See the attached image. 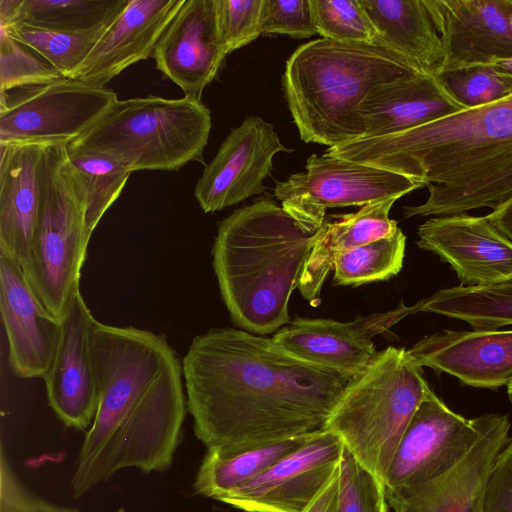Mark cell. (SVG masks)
Wrapping results in <instances>:
<instances>
[{"label": "cell", "instance_id": "28", "mask_svg": "<svg viewBox=\"0 0 512 512\" xmlns=\"http://www.w3.org/2000/svg\"><path fill=\"white\" fill-rule=\"evenodd\" d=\"M129 0H0V24L85 33L107 28Z\"/></svg>", "mask_w": 512, "mask_h": 512}, {"label": "cell", "instance_id": "19", "mask_svg": "<svg viewBox=\"0 0 512 512\" xmlns=\"http://www.w3.org/2000/svg\"><path fill=\"white\" fill-rule=\"evenodd\" d=\"M0 310L14 375L44 379L56 354L61 321L41 304L21 266L2 252Z\"/></svg>", "mask_w": 512, "mask_h": 512}, {"label": "cell", "instance_id": "14", "mask_svg": "<svg viewBox=\"0 0 512 512\" xmlns=\"http://www.w3.org/2000/svg\"><path fill=\"white\" fill-rule=\"evenodd\" d=\"M420 311L400 303L395 309L359 317L351 322L331 319L295 318L271 338L283 349L306 362L353 378L374 359L373 338L405 316Z\"/></svg>", "mask_w": 512, "mask_h": 512}, {"label": "cell", "instance_id": "27", "mask_svg": "<svg viewBox=\"0 0 512 512\" xmlns=\"http://www.w3.org/2000/svg\"><path fill=\"white\" fill-rule=\"evenodd\" d=\"M308 434L252 448H207L196 474L194 489L204 497L221 501L297 449Z\"/></svg>", "mask_w": 512, "mask_h": 512}, {"label": "cell", "instance_id": "9", "mask_svg": "<svg viewBox=\"0 0 512 512\" xmlns=\"http://www.w3.org/2000/svg\"><path fill=\"white\" fill-rule=\"evenodd\" d=\"M419 188V183L382 168L313 154L304 172L276 182L274 196L301 225L317 231L330 208L398 200Z\"/></svg>", "mask_w": 512, "mask_h": 512}, {"label": "cell", "instance_id": "32", "mask_svg": "<svg viewBox=\"0 0 512 512\" xmlns=\"http://www.w3.org/2000/svg\"><path fill=\"white\" fill-rule=\"evenodd\" d=\"M0 28L30 46L51 63L64 78L69 79H73L106 30L105 28L92 32L72 33L20 23L0 24Z\"/></svg>", "mask_w": 512, "mask_h": 512}, {"label": "cell", "instance_id": "1", "mask_svg": "<svg viewBox=\"0 0 512 512\" xmlns=\"http://www.w3.org/2000/svg\"><path fill=\"white\" fill-rule=\"evenodd\" d=\"M194 434L236 450L322 429L351 378L234 328L196 336L182 361Z\"/></svg>", "mask_w": 512, "mask_h": 512}, {"label": "cell", "instance_id": "26", "mask_svg": "<svg viewBox=\"0 0 512 512\" xmlns=\"http://www.w3.org/2000/svg\"><path fill=\"white\" fill-rule=\"evenodd\" d=\"M376 32L375 45L412 66L418 73L440 76L441 39L423 0H359Z\"/></svg>", "mask_w": 512, "mask_h": 512}, {"label": "cell", "instance_id": "7", "mask_svg": "<svg viewBox=\"0 0 512 512\" xmlns=\"http://www.w3.org/2000/svg\"><path fill=\"white\" fill-rule=\"evenodd\" d=\"M211 126L210 110L193 96L117 100L67 149L106 156L129 172L173 171L203 162Z\"/></svg>", "mask_w": 512, "mask_h": 512}, {"label": "cell", "instance_id": "44", "mask_svg": "<svg viewBox=\"0 0 512 512\" xmlns=\"http://www.w3.org/2000/svg\"><path fill=\"white\" fill-rule=\"evenodd\" d=\"M506 4H507L508 22H509L510 28L512 30V0H506Z\"/></svg>", "mask_w": 512, "mask_h": 512}, {"label": "cell", "instance_id": "29", "mask_svg": "<svg viewBox=\"0 0 512 512\" xmlns=\"http://www.w3.org/2000/svg\"><path fill=\"white\" fill-rule=\"evenodd\" d=\"M420 311L465 321L477 330L512 325V282L441 289L420 301Z\"/></svg>", "mask_w": 512, "mask_h": 512}, {"label": "cell", "instance_id": "34", "mask_svg": "<svg viewBox=\"0 0 512 512\" xmlns=\"http://www.w3.org/2000/svg\"><path fill=\"white\" fill-rule=\"evenodd\" d=\"M64 78L30 46L0 28V92L51 83Z\"/></svg>", "mask_w": 512, "mask_h": 512}, {"label": "cell", "instance_id": "12", "mask_svg": "<svg viewBox=\"0 0 512 512\" xmlns=\"http://www.w3.org/2000/svg\"><path fill=\"white\" fill-rule=\"evenodd\" d=\"M342 450L332 432L309 433L297 449L221 502L246 512H304L338 472Z\"/></svg>", "mask_w": 512, "mask_h": 512}, {"label": "cell", "instance_id": "8", "mask_svg": "<svg viewBox=\"0 0 512 512\" xmlns=\"http://www.w3.org/2000/svg\"><path fill=\"white\" fill-rule=\"evenodd\" d=\"M66 143L48 145L42 206L38 225L21 265L29 286L61 321L80 287L81 268L90 237L84 209L65 168Z\"/></svg>", "mask_w": 512, "mask_h": 512}, {"label": "cell", "instance_id": "30", "mask_svg": "<svg viewBox=\"0 0 512 512\" xmlns=\"http://www.w3.org/2000/svg\"><path fill=\"white\" fill-rule=\"evenodd\" d=\"M65 168L83 206L86 231L91 236L120 196L131 172L106 156L68 149Z\"/></svg>", "mask_w": 512, "mask_h": 512}, {"label": "cell", "instance_id": "22", "mask_svg": "<svg viewBox=\"0 0 512 512\" xmlns=\"http://www.w3.org/2000/svg\"><path fill=\"white\" fill-rule=\"evenodd\" d=\"M409 352L421 367L468 386L497 389L512 383V330H444L422 338Z\"/></svg>", "mask_w": 512, "mask_h": 512}, {"label": "cell", "instance_id": "43", "mask_svg": "<svg viewBox=\"0 0 512 512\" xmlns=\"http://www.w3.org/2000/svg\"><path fill=\"white\" fill-rule=\"evenodd\" d=\"M494 68L512 74V59L499 60L493 63Z\"/></svg>", "mask_w": 512, "mask_h": 512}, {"label": "cell", "instance_id": "45", "mask_svg": "<svg viewBox=\"0 0 512 512\" xmlns=\"http://www.w3.org/2000/svg\"><path fill=\"white\" fill-rule=\"evenodd\" d=\"M507 393H508L509 399L512 403V383L507 386Z\"/></svg>", "mask_w": 512, "mask_h": 512}, {"label": "cell", "instance_id": "10", "mask_svg": "<svg viewBox=\"0 0 512 512\" xmlns=\"http://www.w3.org/2000/svg\"><path fill=\"white\" fill-rule=\"evenodd\" d=\"M117 100L105 87L69 78L0 92V143L68 144Z\"/></svg>", "mask_w": 512, "mask_h": 512}, {"label": "cell", "instance_id": "15", "mask_svg": "<svg viewBox=\"0 0 512 512\" xmlns=\"http://www.w3.org/2000/svg\"><path fill=\"white\" fill-rule=\"evenodd\" d=\"M506 415L488 414L471 450L450 471L416 485L386 490L392 512H483L495 461L509 441Z\"/></svg>", "mask_w": 512, "mask_h": 512}, {"label": "cell", "instance_id": "37", "mask_svg": "<svg viewBox=\"0 0 512 512\" xmlns=\"http://www.w3.org/2000/svg\"><path fill=\"white\" fill-rule=\"evenodd\" d=\"M263 1L215 0L219 36L227 55L262 34Z\"/></svg>", "mask_w": 512, "mask_h": 512}, {"label": "cell", "instance_id": "25", "mask_svg": "<svg viewBox=\"0 0 512 512\" xmlns=\"http://www.w3.org/2000/svg\"><path fill=\"white\" fill-rule=\"evenodd\" d=\"M396 200L371 203L354 213L326 216L315 233L298 284L303 298L312 306L320 304L322 286L338 255L385 237L398 228L397 221L389 216Z\"/></svg>", "mask_w": 512, "mask_h": 512}, {"label": "cell", "instance_id": "31", "mask_svg": "<svg viewBox=\"0 0 512 512\" xmlns=\"http://www.w3.org/2000/svg\"><path fill=\"white\" fill-rule=\"evenodd\" d=\"M405 247L406 236L398 227L385 237L343 252L334 263V282L359 286L388 280L402 269Z\"/></svg>", "mask_w": 512, "mask_h": 512}, {"label": "cell", "instance_id": "40", "mask_svg": "<svg viewBox=\"0 0 512 512\" xmlns=\"http://www.w3.org/2000/svg\"><path fill=\"white\" fill-rule=\"evenodd\" d=\"M483 512H512V438L499 453L493 466Z\"/></svg>", "mask_w": 512, "mask_h": 512}, {"label": "cell", "instance_id": "41", "mask_svg": "<svg viewBox=\"0 0 512 512\" xmlns=\"http://www.w3.org/2000/svg\"><path fill=\"white\" fill-rule=\"evenodd\" d=\"M338 474L339 470L304 512H336Z\"/></svg>", "mask_w": 512, "mask_h": 512}, {"label": "cell", "instance_id": "39", "mask_svg": "<svg viewBox=\"0 0 512 512\" xmlns=\"http://www.w3.org/2000/svg\"><path fill=\"white\" fill-rule=\"evenodd\" d=\"M0 512H80L73 507L52 504L26 489L1 454Z\"/></svg>", "mask_w": 512, "mask_h": 512}, {"label": "cell", "instance_id": "20", "mask_svg": "<svg viewBox=\"0 0 512 512\" xmlns=\"http://www.w3.org/2000/svg\"><path fill=\"white\" fill-rule=\"evenodd\" d=\"M226 56L215 0H185L153 53L157 69L187 96L201 99Z\"/></svg>", "mask_w": 512, "mask_h": 512}, {"label": "cell", "instance_id": "11", "mask_svg": "<svg viewBox=\"0 0 512 512\" xmlns=\"http://www.w3.org/2000/svg\"><path fill=\"white\" fill-rule=\"evenodd\" d=\"M488 414L467 419L431 389L410 420L392 459L386 490L433 480L454 468L480 437Z\"/></svg>", "mask_w": 512, "mask_h": 512}, {"label": "cell", "instance_id": "3", "mask_svg": "<svg viewBox=\"0 0 512 512\" xmlns=\"http://www.w3.org/2000/svg\"><path fill=\"white\" fill-rule=\"evenodd\" d=\"M315 233L267 193L219 223L213 268L237 327L265 335L290 323L289 299L298 288Z\"/></svg>", "mask_w": 512, "mask_h": 512}, {"label": "cell", "instance_id": "24", "mask_svg": "<svg viewBox=\"0 0 512 512\" xmlns=\"http://www.w3.org/2000/svg\"><path fill=\"white\" fill-rule=\"evenodd\" d=\"M465 108L440 76L416 74L384 87L363 103L362 138L405 131Z\"/></svg>", "mask_w": 512, "mask_h": 512}, {"label": "cell", "instance_id": "18", "mask_svg": "<svg viewBox=\"0 0 512 512\" xmlns=\"http://www.w3.org/2000/svg\"><path fill=\"white\" fill-rule=\"evenodd\" d=\"M94 320L79 287L61 319L56 354L44 378L50 407L67 427L77 430L91 426L98 406V388L89 349Z\"/></svg>", "mask_w": 512, "mask_h": 512}, {"label": "cell", "instance_id": "16", "mask_svg": "<svg viewBox=\"0 0 512 512\" xmlns=\"http://www.w3.org/2000/svg\"><path fill=\"white\" fill-rule=\"evenodd\" d=\"M417 245L450 264L461 286L512 282V243L486 216H437L418 227Z\"/></svg>", "mask_w": 512, "mask_h": 512}, {"label": "cell", "instance_id": "21", "mask_svg": "<svg viewBox=\"0 0 512 512\" xmlns=\"http://www.w3.org/2000/svg\"><path fill=\"white\" fill-rule=\"evenodd\" d=\"M49 144L0 143V252L20 266L39 221Z\"/></svg>", "mask_w": 512, "mask_h": 512}, {"label": "cell", "instance_id": "36", "mask_svg": "<svg viewBox=\"0 0 512 512\" xmlns=\"http://www.w3.org/2000/svg\"><path fill=\"white\" fill-rule=\"evenodd\" d=\"M440 77L454 98L466 108L512 95V74L490 65L443 73Z\"/></svg>", "mask_w": 512, "mask_h": 512}, {"label": "cell", "instance_id": "35", "mask_svg": "<svg viewBox=\"0 0 512 512\" xmlns=\"http://www.w3.org/2000/svg\"><path fill=\"white\" fill-rule=\"evenodd\" d=\"M336 512H389L385 485L343 446Z\"/></svg>", "mask_w": 512, "mask_h": 512}, {"label": "cell", "instance_id": "6", "mask_svg": "<svg viewBox=\"0 0 512 512\" xmlns=\"http://www.w3.org/2000/svg\"><path fill=\"white\" fill-rule=\"evenodd\" d=\"M430 390L409 350L389 346L350 380L322 428L384 483L398 444Z\"/></svg>", "mask_w": 512, "mask_h": 512}, {"label": "cell", "instance_id": "17", "mask_svg": "<svg viewBox=\"0 0 512 512\" xmlns=\"http://www.w3.org/2000/svg\"><path fill=\"white\" fill-rule=\"evenodd\" d=\"M441 39V74L512 59L506 0H423Z\"/></svg>", "mask_w": 512, "mask_h": 512}, {"label": "cell", "instance_id": "4", "mask_svg": "<svg viewBox=\"0 0 512 512\" xmlns=\"http://www.w3.org/2000/svg\"><path fill=\"white\" fill-rule=\"evenodd\" d=\"M324 154L403 175L422 187L478 182L512 167V95Z\"/></svg>", "mask_w": 512, "mask_h": 512}, {"label": "cell", "instance_id": "42", "mask_svg": "<svg viewBox=\"0 0 512 512\" xmlns=\"http://www.w3.org/2000/svg\"><path fill=\"white\" fill-rule=\"evenodd\" d=\"M486 217L512 243V195L487 214Z\"/></svg>", "mask_w": 512, "mask_h": 512}, {"label": "cell", "instance_id": "23", "mask_svg": "<svg viewBox=\"0 0 512 512\" xmlns=\"http://www.w3.org/2000/svg\"><path fill=\"white\" fill-rule=\"evenodd\" d=\"M185 0H129L106 28L73 79L104 87L151 55Z\"/></svg>", "mask_w": 512, "mask_h": 512}, {"label": "cell", "instance_id": "33", "mask_svg": "<svg viewBox=\"0 0 512 512\" xmlns=\"http://www.w3.org/2000/svg\"><path fill=\"white\" fill-rule=\"evenodd\" d=\"M317 34L351 44L375 45V29L359 0H309Z\"/></svg>", "mask_w": 512, "mask_h": 512}, {"label": "cell", "instance_id": "2", "mask_svg": "<svg viewBox=\"0 0 512 512\" xmlns=\"http://www.w3.org/2000/svg\"><path fill=\"white\" fill-rule=\"evenodd\" d=\"M89 349L98 406L78 455L74 498L122 469H168L187 409L182 364L165 337L95 319Z\"/></svg>", "mask_w": 512, "mask_h": 512}, {"label": "cell", "instance_id": "5", "mask_svg": "<svg viewBox=\"0 0 512 512\" xmlns=\"http://www.w3.org/2000/svg\"><path fill=\"white\" fill-rule=\"evenodd\" d=\"M416 74L420 73L382 47L321 37L291 54L282 87L300 138L330 148L362 138L363 103Z\"/></svg>", "mask_w": 512, "mask_h": 512}, {"label": "cell", "instance_id": "38", "mask_svg": "<svg viewBox=\"0 0 512 512\" xmlns=\"http://www.w3.org/2000/svg\"><path fill=\"white\" fill-rule=\"evenodd\" d=\"M261 33L309 38L317 34L309 0H264Z\"/></svg>", "mask_w": 512, "mask_h": 512}, {"label": "cell", "instance_id": "13", "mask_svg": "<svg viewBox=\"0 0 512 512\" xmlns=\"http://www.w3.org/2000/svg\"><path fill=\"white\" fill-rule=\"evenodd\" d=\"M271 123L259 116L246 118L233 128L207 164L194 196L205 213L223 210L266 191L273 158L290 153Z\"/></svg>", "mask_w": 512, "mask_h": 512}]
</instances>
